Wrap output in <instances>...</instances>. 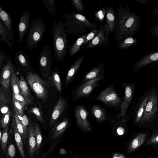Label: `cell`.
<instances>
[{
  "label": "cell",
  "mask_w": 158,
  "mask_h": 158,
  "mask_svg": "<svg viewBox=\"0 0 158 158\" xmlns=\"http://www.w3.org/2000/svg\"><path fill=\"white\" fill-rule=\"evenodd\" d=\"M110 32L108 27L106 23L102 25L97 35L85 47L91 48L98 46L107 45L109 43V34Z\"/></svg>",
  "instance_id": "5bb4252c"
},
{
  "label": "cell",
  "mask_w": 158,
  "mask_h": 158,
  "mask_svg": "<svg viewBox=\"0 0 158 158\" xmlns=\"http://www.w3.org/2000/svg\"><path fill=\"white\" fill-rule=\"evenodd\" d=\"M27 82L37 97L44 101L48 96L46 82L36 73L28 71L26 75Z\"/></svg>",
  "instance_id": "8992f818"
},
{
  "label": "cell",
  "mask_w": 158,
  "mask_h": 158,
  "mask_svg": "<svg viewBox=\"0 0 158 158\" xmlns=\"http://www.w3.org/2000/svg\"><path fill=\"white\" fill-rule=\"evenodd\" d=\"M106 24L108 27L110 32L111 34L114 33L115 23L116 14L112 7H108L106 9Z\"/></svg>",
  "instance_id": "484cf974"
},
{
  "label": "cell",
  "mask_w": 158,
  "mask_h": 158,
  "mask_svg": "<svg viewBox=\"0 0 158 158\" xmlns=\"http://www.w3.org/2000/svg\"><path fill=\"white\" fill-rule=\"evenodd\" d=\"M0 18L4 26L8 32L10 37L13 42L14 32L13 29L12 19L10 15L0 6Z\"/></svg>",
  "instance_id": "ffe728a7"
},
{
  "label": "cell",
  "mask_w": 158,
  "mask_h": 158,
  "mask_svg": "<svg viewBox=\"0 0 158 158\" xmlns=\"http://www.w3.org/2000/svg\"><path fill=\"white\" fill-rule=\"evenodd\" d=\"M52 64V56L50 47L48 45L43 46L39 57V65L41 73L45 78L50 73Z\"/></svg>",
  "instance_id": "9c48e42d"
},
{
  "label": "cell",
  "mask_w": 158,
  "mask_h": 158,
  "mask_svg": "<svg viewBox=\"0 0 158 158\" xmlns=\"http://www.w3.org/2000/svg\"><path fill=\"white\" fill-rule=\"evenodd\" d=\"M150 89H148L139 98L135 105H134L133 112L131 114L134 125L138 126L140 123L143 111L149 98Z\"/></svg>",
  "instance_id": "7c38bea8"
},
{
  "label": "cell",
  "mask_w": 158,
  "mask_h": 158,
  "mask_svg": "<svg viewBox=\"0 0 158 158\" xmlns=\"http://www.w3.org/2000/svg\"><path fill=\"white\" fill-rule=\"evenodd\" d=\"M62 18L68 35L81 34L88 30H93L97 26V23L89 22L85 16L77 12H72Z\"/></svg>",
  "instance_id": "277c9868"
},
{
  "label": "cell",
  "mask_w": 158,
  "mask_h": 158,
  "mask_svg": "<svg viewBox=\"0 0 158 158\" xmlns=\"http://www.w3.org/2000/svg\"><path fill=\"white\" fill-rule=\"evenodd\" d=\"M11 83L13 91V94H20L18 84L17 76H16L15 69L13 70L11 77Z\"/></svg>",
  "instance_id": "74e56055"
},
{
  "label": "cell",
  "mask_w": 158,
  "mask_h": 158,
  "mask_svg": "<svg viewBox=\"0 0 158 158\" xmlns=\"http://www.w3.org/2000/svg\"><path fill=\"white\" fill-rule=\"evenodd\" d=\"M96 99L102 102L105 105L114 109H120L123 101L115 91L114 84L109 85L101 91Z\"/></svg>",
  "instance_id": "52a82bcc"
},
{
  "label": "cell",
  "mask_w": 158,
  "mask_h": 158,
  "mask_svg": "<svg viewBox=\"0 0 158 158\" xmlns=\"http://www.w3.org/2000/svg\"><path fill=\"white\" fill-rule=\"evenodd\" d=\"M83 56H79L69 70L65 80V86L67 87L75 77L84 60Z\"/></svg>",
  "instance_id": "ac0fdd59"
},
{
  "label": "cell",
  "mask_w": 158,
  "mask_h": 158,
  "mask_svg": "<svg viewBox=\"0 0 158 158\" xmlns=\"http://www.w3.org/2000/svg\"><path fill=\"white\" fill-rule=\"evenodd\" d=\"M3 65L1 72V81H10L14 69L11 58L9 55L6 54Z\"/></svg>",
  "instance_id": "e0dca14e"
},
{
  "label": "cell",
  "mask_w": 158,
  "mask_h": 158,
  "mask_svg": "<svg viewBox=\"0 0 158 158\" xmlns=\"http://www.w3.org/2000/svg\"><path fill=\"white\" fill-rule=\"evenodd\" d=\"M69 122V120L65 118L64 120L56 127L52 135V138L55 139L59 137L64 132Z\"/></svg>",
  "instance_id": "4dcf8cb0"
},
{
  "label": "cell",
  "mask_w": 158,
  "mask_h": 158,
  "mask_svg": "<svg viewBox=\"0 0 158 158\" xmlns=\"http://www.w3.org/2000/svg\"><path fill=\"white\" fill-rule=\"evenodd\" d=\"M29 111L35 116L39 121L42 123H43L44 119L40 109L37 107H31L29 110Z\"/></svg>",
  "instance_id": "b9f144b4"
},
{
  "label": "cell",
  "mask_w": 158,
  "mask_h": 158,
  "mask_svg": "<svg viewBox=\"0 0 158 158\" xmlns=\"http://www.w3.org/2000/svg\"><path fill=\"white\" fill-rule=\"evenodd\" d=\"M14 115L18 130L20 134L23 139L25 140L27 138V136L26 135L25 133L20 119L19 118L18 115L15 111Z\"/></svg>",
  "instance_id": "8d00e7d4"
},
{
  "label": "cell",
  "mask_w": 158,
  "mask_h": 158,
  "mask_svg": "<svg viewBox=\"0 0 158 158\" xmlns=\"http://www.w3.org/2000/svg\"><path fill=\"white\" fill-rule=\"evenodd\" d=\"M90 110L93 117L98 123L103 122L109 118L107 112L99 105H93L90 108Z\"/></svg>",
  "instance_id": "7402d4cb"
},
{
  "label": "cell",
  "mask_w": 158,
  "mask_h": 158,
  "mask_svg": "<svg viewBox=\"0 0 158 158\" xmlns=\"http://www.w3.org/2000/svg\"><path fill=\"white\" fill-rule=\"evenodd\" d=\"M0 41H4L11 49H13V42L7 30L1 20L0 21Z\"/></svg>",
  "instance_id": "4316f807"
},
{
  "label": "cell",
  "mask_w": 158,
  "mask_h": 158,
  "mask_svg": "<svg viewBox=\"0 0 158 158\" xmlns=\"http://www.w3.org/2000/svg\"><path fill=\"white\" fill-rule=\"evenodd\" d=\"M116 131L118 135H122L125 133V128L122 126H119L117 128Z\"/></svg>",
  "instance_id": "f5cc1de1"
},
{
  "label": "cell",
  "mask_w": 158,
  "mask_h": 158,
  "mask_svg": "<svg viewBox=\"0 0 158 158\" xmlns=\"http://www.w3.org/2000/svg\"><path fill=\"white\" fill-rule=\"evenodd\" d=\"M87 34L82 35L75 43L69 47L68 52L70 56L75 54L80 50L81 46L83 44Z\"/></svg>",
  "instance_id": "f546056e"
},
{
  "label": "cell",
  "mask_w": 158,
  "mask_h": 158,
  "mask_svg": "<svg viewBox=\"0 0 158 158\" xmlns=\"http://www.w3.org/2000/svg\"><path fill=\"white\" fill-rule=\"evenodd\" d=\"M150 133L149 130L136 133L128 144L126 150L128 153H131L144 145L149 138Z\"/></svg>",
  "instance_id": "4fadbf2b"
},
{
  "label": "cell",
  "mask_w": 158,
  "mask_h": 158,
  "mask_svg": "<svg viewBox=\"0 0 158 158\" xmlns=\"http://www.w3.org/2000/svg\"><path fill=\"white\" fill-rule=\"evenodd\" d=\"M151 35L158 37V24L150 28Z\"/></svg>",
  "instance_id": "681fc988"
},
{
  "label": "cell",
  "mask_w": 158,
  "mask_h": 158,
  "mask_svg": "<svg viewBox=\"0 0 158 158\" xmlns=\"http://www.w3.org/2000/svg\"><path fill=\"white\" fill-rule=\"evenodd\" d=\"M0 139L1 140V137H2V133H1V130H0Z\"/></svg>",
  "instance_id": "680465c9"
},
{
  "label": "cell",
  "mask_w": 158,
  "mask_h": 158,
  "mask_svg": "<svg viewBox=\"0 0 158 158\" xmlns=\"http://www.w3.org/2000/svg\"><path fill=\"white\" fill-rule=\"evenodd\" d=\"M44 6L47 10L54 15L56 13L55 0H43Z\"/></svg>",
  "instance_id": "d590c367"
},
{
  "label": "cell",
  "mask_w": 158,
  "mask_h": 158,
  "mask_svg": "<svg viewBox=\"0 0 158 158\" xmlns=\"http://www.w3.org/2000/svg\"><path fill=\"white\" fill-rule=\"evenodd\" d=\"M74 112L78 127L83 131H91L92 130L91 124L87 118L89 114L86 109L83 106L79 105L75 107Z\"/></svg>",
  "instance_id": "8fae6325"
},
{
  "label": "cell",
  "mask_w": 158,
  "mask_h": 158,
  "mask_svg": "<svg viewBox=\"0 0 158 158\" xmlns=\"http://www.w3.org/2000/svg\"><path fill=\"white\" fill-rule=\"evenodd\" d=\"M52 79L53 83L57 90L59 92H61L62 89L61 82L60 76L57 71L53 72Z\"/></svg>",
  "instance_id": "f35d334b"
},
{
  "label": "cell",
  "mask_w": 158,
  "mask_h": 158,
  "mask_svg": "<svg viewBox=\"0 0 158 158\" xmlns=\"http://www.w3.org/2000/svg\"><path fill=\"white\" fill-rule=\"evenodd\" d=\"M54 149V146L51 147L46 152H44L39 158H47L48 156Z\"/></svg>",
  "instance_id": "f907efd6"
},
{
  "label": "cell",
  "mask_w": 158,
  "mask_h": 158,
  "mask_svg": "<svg viewBox=\"0 0 158 158\" xmlns=\"http://www.w3.org/2000/svg\"><path fill=\"white\" fill-rule=\"evenodd\" d=\"M8 126L2 132L1 139V150L4 154H6V146L8 139Z\"/></svg>",
  "instance_id": "e575fe53"
},
{
  "label": "cell",
  "mask_w": 158,
  "mask_h": 158,
  "mask_svg": "<svg viewBox=\"0 0 158 158\" xmlns=\"http://www.w3.org/2000/svg\"><path fill=\"white\" fill-rule=\"evenodd\" d=\"M12 98L15 112H16L18 115L22 117L23 115L24 107L13 96Z\"/></svg>",
  "instance_id": "60d3db41"
},
{
  "label": "cell",
  "mask_w": 158,
  "mask_h": 158,
  "mask_svg": "<svg viewBox=\"0 0 158 158\" xmlns=\"http://www.w3.org/2000/svg\"><path fill=\"white\" fill-rule=\"evenodd\" d=\"M30 15L31 13L28 10H25L19 19L18 24V40L20 43L23 42L29 28Z\"/></svg>",
  "instance_id": "2e32d148"
},
{
  "label": "cell",
  "mask_w": 158,
  "mask_h": 158,
  "mask_svg": "<svg viewBox=\"0 0 158 158\" xmlns=\"http://www.w3.org/2000/svg\"><path fill=\"white\" fill-rule=\"evenodd\" d=\"M9 102L5 94L1 88L0 89V107L2 113L7 112L8 111L6 105Z\"/></svg>",
  "instance_id": "d6a6232c"
},
{
  "label": "cell",
  "mask_w": 158,
  "mask_h": 158,
  "mask_svg": "<svg viewBox=\"0 0 158 158\" xmlns=\"http://www.w3.org/2000/svg\"><path fill=\"white\" fill-rule=\"evenodd\" d=\"M22 125L23 126L24 131L26 136H27L28 132V128L29 122L28 118L25 114L23 115L20 119Z\"/></svg>",
  "instance_id": "c3c4849f"
},
{
  "label": "cell",
  "mask_w": 158,
  "mask_h": 158,
  "mask_svg": "<svg viewBox=\"0 0 158 158\" xmlns=\"http://www.w3.org/2000/svg\"><path fill=\"white\" fill-rule=\"evenodd\" d=\"M20 79L17 77L18 84L20 94L28 99L30 95L29 88L23 77L20 76Z\"/></svg>",
  "instance_id": "f1b7e54d"
},
{
  "label": "cell",
  "mask_w": 158,
  "mask_h": 158,
  "mask_svg": "<svg viewBox=\"0 0 158 158\" xmlns=\"http://www.w3.org/2000/svg\"><path fill=\"white\" fill-rule=\"evenodd\" d=\"M52 35L54 56L57 62L64 60L66 57L68 47V35L62 20L53 23L51 30Z\"/></svg>",
  "instance_id": "7a4b0ae2"
},
{
  "label": "cell",
  "mask_w": 158,
  "mask_h": 158,
  "mask_svg": "<svg viewBox=\"0 0 158 158\" xmlns=\"http://www.w3.org/2000/svg\"><path fill=\"white\" fill-rule=\"evenodd\" d=\"M13 96L15 98L24 108L28 103V99L24 97L20 94H13Z\"/></svg>",
  "instance_id": "bcb514c9"
},
{
  "label": "cell",
  "mask_w": 158,
  "mask_h": 158,
  "mask_svg": "<svg viewBox=\"0 0 158 158\" xmlns=\"http://www.w3.org/2000/svg\"><path fill=\"white\" fill-rule=\"evenodd\" d=\"M104 64L102 63L93 68L84 75L81 83L98 77H104Z\"/></svg>",
  "instance_id": "d6986e66"
},
{
  "label": "cell",
  "mask_w": 158,
  "mask_h": 158,
  "mask_svg": "<svg viewBox=\"0 0 158 158\" xmlns=\"http://www.w3.org/2000/svg\"><path fill=\"white\" fill-rule=\"evenodd\" d=\"M34 129L36 141L35 153L37 154L40 148L42 138L40 128L37 123L35 125Z\"/></svg>",
  "instance_id": "836d02e7"
},
{
  "label": "cell",
  "mask_w": 158,
  "mask_h": 158,
  "mask_svg": "<svg viewBox=\"0 0 158 158\" xmlns=\"http://www.w3.org/2000/svg\"><path fill=\"white\" fill-rule=\"evenodd\" d=\"M12 127L14 132L15 142L20 153L22 157L23 158H24L25 155L23 148L22 138L17 129L14 115L12 119Z\"/></svg>",
  "instance_id": "d4e9b609"
},
{
  "label": "cell",
  "mask_w": 158,
  "mask_h": 158,
  "mask_svg": "<svg viewBox=\"0 0 158 158\" xmlns=\"http://www.w3.org/2000/svg\"><path fill=\"white\" fill-rule=\"evenodd\" d=\"M138 39L135 38L133 36L128 37L123 41L119 43L117 46V48L119 49H124L131 48L136 45Z\"/></svg>",
  "instance_id": "1f68e13d"
},
{
  "label": "cell",
  "mask_w": 158,
  "mask_h": 158,
  "mask_svg": "<svg viewBox=\"0 0 158 158\" xmlns=\"http://www.w3.org/2000/svg\"><path fill=\"white\" fill-rule=\"evenodd\" d=\"M71 3L77 11L81 13L84 12V6L83 2L81 0H72Z\"/></svg>",
  "instance_id": "7dc6e473"
},
{
  "label": "cell",
  "mask_w": 158,
  "mask_h": 158,
  "mask_svg": "<svg viewBox=\"0 0 158 158\" xmlns=\"http://www.w3.org/2000/svg\"><path fill=\"white\" fill-rule=\"evenodd\" d=\"M158 121V93L154 86L150 89L149 98L138 126L152 130Z\"/></svg>",
  "instance_id": "3957f363"
},
{
  "label": "cell",
  "mask_w": 158,
  "mask_h": 158,
  "mask_svg": "<svg viewBox=\"0 0 158 158\" xmlns=\"http://www.w3.org/2000/svg\"><path fill=\"white\" fill-rule=\"evenodd\" d=\"M153 14L158 16V6L156 7L154 9L153 12Z\"/></svg>",
  "instance_id": "9f6ffc18"
},
{
  "label": "cell",
  "mask_w": 158,
  "mask_h": 158,
  "mask_svg": "<svg viewBox=\"0 0 158 158\" xmlns=\"http://www.w3.org/2000/svg\"><path fill=\"white\" fill-rule=\"evenodd\" d=\"M135 1L140 4H143L145 6L148 2L150 1V0H135Z\"/></svg>",
  "instance_id": "11a10c76"
},
{
  "label": "cell",
  "mask_w": 158,
  "mask_h": 158,
  "mask_svg": "<svg viewBox=\"0 0 158 158\" xmlns=\"http://www.w3.org/2000/svg\"><path fill=\"white\" fill-rule=\"evenodd\" d=\"M6 54L4 51L1 50H0V68L2 67L3 63Z\"/></svg>",
  "instance_id": "816d5d0a"
},
{
  "label": "cell",
  "mask_w": 158,
  "mask_h": 158,
  "mask_svg": "<svg viewBox=\"0 0 158 158\" xmlns=\"http://www.w3.org/2000/svg\"><path fill=\"white\" fill-rule=\"evenodd\" d=\"M158 62V50L153 51L141 57L134 64L132 71L138 72L140 69L152 63Z\"/></svg>",
  "instance_id": "9a60e30c"
},
{
  "label": "cell",
  "mask_w": 158,
  "mask_h": 158,
  "mask_svg": "<svg viewBox=\"0 0 158 158\" xmlns=\"http://www.w3.org/2000/svg\"><path fill=\"white\" fill-rule=\"evenodd\" d=\"M66 102L64 98L60 97L52 114L50 124L53 126L64 110Z\"/></svg>",
  "instance_id": "44dd1931"
},
{
  "label": "cell",
  "mask_w": 158,
  "mask_h": 158,
  "mask_svg": "<svg viewBox=\"0 0 158 158\" xmlns=\"http://www.w3.org/2000/svg\"><path fill=\"white\" fill-rule=\"evenodd\" d=\"M122 85L124 89V95L119 111L115 116V118L118 119L123 118L127 115V108L132 101L136 88V84L134 83H124Z\"/></svg>",
  "instance_id": "30bf717a"
},
{
  "label": "cell",
  "mask_w": 158,
  "mask_h": 158,
  "mask_svg": "<svg viewBox=\"0 0 158 158\" xmlns=\"http://www.w3.org/2000/svg\"><path fill=\"white\" fill-rule=\"evenodd\" d=\"M14 60L17 64L25 69H29L30 66L29 59L23 51L19 50L16 52L15 54Z\"/></svg>",
  "instance_id": "cb8c5ba5"
},
{
  "label": "cell",
  "mask_w": 158,
  "mask_h": 158,
  "mask_svg": "<svg viewBox=\"0 0 158 158\" xmlns=\"http://www.w3.org/2000/svg\"><path fill=\"white\" fill-rule=\"evenodd\" d=\"M11 114V112L9 110L1 119V127L2 128L4 129L8 126Z\"/></svg>",
  "instance_id": "7bdbcfd3"
},
{
  "label": "cell",
  "mask_w": 158,
  "mask_h": 158,
  "mask_svg": "<svg viewBox=\"0 0 158 158\" xmlns=\"http://www.w3.org/2000/svg\"><path fill=\"white\" fill-rule=\"evenodd\" d=\"M104 79V77H99L81 83L73 91V100L76 101L83 97H88L98 85V81Z\"/></svg>",
  "instance_id": "ba28073f"
},
{
  "label": "cell",
  "mask_w": 158,
  "mask_h": 158,
  "mask_svg": "<svg viewBox=\"0 0 158 158\" xmlns=\"http://www.w3.org/2000/svg\"><path fill=\"white\" fill-rule=\"evenodd\" d=\"M28 138L29 156L32 158L35 153L36 141L35 129L31 123L28 125Z\"/></svg>",
  "instance_id": "603a6c76"
},
{
  "label": "cell",
  "mask_w": 158,
  "mask_h": 158,
  "mask_svg": "<svg viewBox=\"0 0 158 158\" xmlns=\"http://www.w3.org/2000/svg\"><path fill=\"white\" fill-rule=\"evenodd\" d=\"M106 9L103 7L94 13L95 18L100 22H103L106 16Z\"/></svg>",
  "instance_id": "ee69618b"
},
{
  "label": "cell",
  "mask_w": 158,
  "mask_h": 158,
  "mask_svg": "<svg viewBox=\"0 0 158 158\" xmlns=\"http://www.w3.org/2000/svg\"><path fill=\"white\" fill-rule=\"evenodd\" d=\"M152 134L144 145L151 147L158 150V125L152 130Z\"/></svg>",
  "instance_id": "83f0119b"
},
{
  "label": "cell",
  "mask_w": 158,
  "mask_h": 158,
  "mask_svg": "<svg viewBox=\"0 0 158 158\" xmlns=\"http://www.w3.org/2000/svg\"><path fill=\"white\" fill-rule=\"evenodd\" d=\"M45 31V25L40 18L32 20L26 41L29 50L35 49L41 40Z\"/></svg>",
  "instance_id": "5b68a950"
},
{
  "label": "cell",
  "mask_w": 158,
  "mask_h": 158,
  "mask_svg": "<svg viewBox=\"0 0 158 158\" xmlns=\"http://www.w3.org/2000/svg\"><path fill=\"white\" fill-rule=\"evenodd\" d=\"M112 158H126V157L122 154L116 153L113 155Z\"/></svg>",
  "instance_id": "db71d44e"
},
{
  "label": "cell",
  "mask_w": 158,
  "mask_h": 158,
  "mask_svg": "<svg viewBox=\"0 0 158 158\" xmlns=\"http://www.w3.org/2000/svg\"><path fill=\"white\" fill-rule=\"evenodd\" d=\"M146 158H156L154 156H153L151 155H148Z\"/></svg>",
  "instance_id": "6f0895ef"
},
{
  "label": "cell",
  "mask_w": 158,
  "mask_h": 158,
  "mask_svg": "<svg viewBox=\"0 0 158 158\" xmlns=\"http://www.w3.org/2000/svg\"><path fill=\"white\" fill-rule=\"evenodd\" d=\"M16 152L15 148L12 143L9 145L8 151L6 153V158H15Z\"/></svg>",
  "instance_id": "f6af8a7d"
},
{
  "label": "cell",
  "mask_w": 158,
  "mask_h": 158,
  "mask_svg": "<svg viewBox=\"0 0 158 158\" xmlns=\"http://www.w3.org/2000/svg\"><path fill=\"white\" fill-rule=\"evenodd\" d=\"M140 25L139 15L131 12L128 5L125 8L120 5L116 14L115 38L119 43L126 38L133 36L139 31Z\"/></svg>",
  "instance_id": "6da1fadb"
},
{
  "label": "cell",
  "mask_w": 158,
  "mask_h": 158,
  "mask_svg": "<svg viewBox=\"0 0 158 158\" xmlns=\"http://www.w3.org/2000/svg\"><path fill=\"white\" fill-rule=\"evenodd\" d=\"M100 30V28L97 29H95L89 33L87 34L83 44V46L85 47L91 42L97 35Z\"/></svg>",
  "instance_id": "ab89813d"
}]
</instances>
